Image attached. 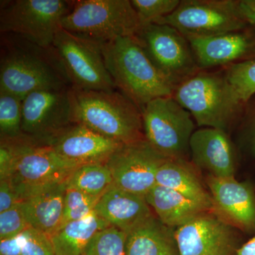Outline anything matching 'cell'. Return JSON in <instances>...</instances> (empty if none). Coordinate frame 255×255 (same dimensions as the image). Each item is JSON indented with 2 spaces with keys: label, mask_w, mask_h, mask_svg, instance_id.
<instances>
[{
  "label": "cell",
  "mask_w": 255,
  "mask_h": 255,
  "mask_svg": "<svg viewBox=\"0 0 255 255\" xmlns=\"http://www.w3.org/2000/svg\"><path fill=\"white\" fill-rule=\"evenodd\" d=\"M237 255H255V236L242 245Z\"/></svg>",
  "instance_id": "cell-37"
},
{
  "label": "cell",
  "mask_w": 255,
  "mask_h": 255,
  "mask_svg": "<svg viewBox=\"0 0 255 255\" xmlns=\"http://www.w3.org/2000/svg\"><path fill=\"white\" fill-rule=\"evenodd\" d=\"M187 40L200 69L233 63L248 54L253 47L251 38L241 31Z\"/></svg>",
  "instance_id": "cell-19"
},
{
  "label": "cell",
  "mask_w": 255,
  "mask_h": 255,
  "mask_svg": "<svg viewBox=\"0 0 255 255\" xmlns=\"http://www.w3.org/2000/svg\"><path fill=\"white\" fill-rule=\"evenodd\" d=\"M251 144L252 150H253V153L255 155V124L254 128H253V132H252Z\"/></svg>",
  "instance_id": "cell-38"
},
{
  "label": "cell",
  "mask_w": 255,
  "mask_h": 255,
  "mask_svg": "<svg viewBox=\"0 0 255 255\" xmlns=\"http://www.w3.org/2000/svg\"><path fill=\"white\" fill-rule=\"evenodd\" d=\"M110 227L95 214L80 221L66 223L49 236L55 255H82L95 233Z\"/></svg>",
  "instance_id": "cell-24"
},
{
  "label": "cell",
  "mask_w": 255,
  "mask_h": 255,
  "mask_svg": "<svg viewBox=\"0 0 255 255\" xmlns=\"http://www.w3.org/2000/svg\"><path fill=\"white\" fill-rule=\"evenodd\" d=\"M94 212L110 226L126 233L153 214L145 196L114 184L101 196Z\"/></svg>",
  "instance_id": "cell-18"
},
{
  "label": "cell",
  "mask_w": 255,
  "mask_h": 255,
  "mask_svg": "<svg viewBox=\"0 0 255 255\" xmlns=\"http://www.w3.org/2000/svg\"><path fill=\"white\" fill-rule=\"evenodd\" d=\"M135 36L155 66L176 87L199 73L189 41L175 28L150 23L142 26Z\"/></svg>",
  "instance_id": "cell-11"
},
{
  "label": "cell",
  "mask_w": 255,
  "mask_h": 255,
  "mask_svg": "<svg viewBox=\"0 0 255 255\" xmlns=\"http://www.w3.org/2000/svg\"><path fill=\"white\" fill-rule=\"evenodd\" d=\"M175 236L180 255H237L241 246L233 226L210 211L176 228Z\"/></svg>",
  "instance_id": "cell-14"
},
{
  "label": "cell",
  "mask_w": 255,
  "mask_h": 255,
  "mask_svg": "<svg viewBox=\"0 0 255 255\" xmlns=\"http://www.w3.org/2000/svg\"><path fill=\"white\" fill-rule=\"evenodd\" d=\"M19 202V198L9 179H0V213L11 209Z\"/></svg>",
  "instance_id": "cell-34"
},
{
  "label": "cell",
  "mask_w": 255,
  "mask_h": 255,
  "mask_svg": "<svg viewBox=\"0 0 255 255\" xmlns=\"http://www.w3.org/2000/svg\"><path fill=\"white\" fill-rule=\"evenodd\" d=\"M51 48L72 87L113 92L117 88L106 67L99 43L60 28Z\"/></svg>",
  "instance_id": "cell-9"
},
{
  "label": "cell",
  "mask_w": 255,
  "mask_h": 255,
  "mask_svg": "<svg viewBox=\"0 0 255 255\" xmlns=\"http://www.w3.org/2000/svg\"><path fill=\"white\" fill-rule=\"evenodd\" d=\"M127 233L110 226L96 233L82 255H126Z\"/></svg>",
  "instance_id": "cell-27"
},
{
  "label": "cell",
  "mask_w": 255,
  "mask_h": 255,
  "mask_svg": "<svg viewBox=\"0 0 255 255\" xmlns=\"http://www.w3.org/2000/svg\"><path fill=\"white\" fill-rule=\"evenodd\" d=\"M41 54L37 50L18 48L1 54L0 92L23 100L32 92L70 88L64 69Z\"/></svg>",
  "instance_id": "cell-7"
},
{
  "label": "cell",
  "mask_w": 255,
  "mask_h": 255,
  "mask_svg": "<svg viewBox=\"0 0 255 255\" xmlns=\"http://www.w3.org/2000/svg\"><path fill=\"white\" fill-rule=\"evenodd\" d=\"M22 99L0 92V132L3 140H17L23 136Z\"/></svg>",
  "instance_id": "cell-26"
},
{
  "label": "cell",
  "mask_w": 255,
  "mask_h": 255,
  "mask_svg": "<svg viewBox=\"0 0 255 255\" xmlns=\"http://www.w3.org/2000/svg\"><path fill=\"white\" fill-rule=\"evenodd\" d=\"M225 75L243 104L255 95V59L231 64Z\"/></svg>",
  "instance_id": "cell-29"
},
{
  "label": "cell",
  "mask_w": 255,
  "mask_h": 255,
  "mask_svg": "<svg viewBox=\"0 0 255 255\" xmlns=\"http://www.w3.org/2000/svg\"><path fill=\"white\" fill-rule=\"evenodd\" d=\"M191 159L196 167L218 178L235 177L236 156L224 130L203 128L193 133L189 143Z\"/></svg>",
  "instance_id": "cell-17"
},
{
  "label": "cell",
  "mask_w": 255,
  "mask_h": 255,
  "mask_svg": "<svg viewBox=\"0 0 255 255\" xmlns=\"http://www.w3.org/2000/svg\"><path fill=\"white\" fill-rule=\"evenodd\" d=\"M0 255H21L20 236L0 241Z\"/></svg>",
  "instance_id": "cell-35"
},
{
  "label": "cell",
  "mask_w": 255,
  "mask_h": 255,
  "mask_svg": "<svg viewBox=\"0 0 255 255\" xmlns=\"http://www.w3.org/2000/svg\"><path fill=\"white\" fill-rule=\"evenodd\" d=\"M71 93L75 123L122 144L145 138L141 110L122 92L71 87Z\"/></svg>",
  "instance_id": "cell-2"
},
{
  "label": "cell",
  "mask_w": 255,
  "mask_h": 255,
  "mask_svg": "<svg viewBox=\"0 0 255 255\" xmlns=\"http://www.w3.org/2000/svg\"><path fill=\"white\" fill-rule=\"evenodd\" d=\"M102 196H92L77 189L66 188L60 227L66 223L85 219L93 214Z\"/></svg>",
  "instance_id": "cell-28"
},
{
  "label": "cell",
  "mask_w": 255,
  "mask_h": 255,
  "mask_svg": "<svg viewBox=\"0 0 255 255\" xmlns=\"http://www.w3.org/2000/svg\"><path fill=\"white\" fill-rule=\"evenodd\" d=\"M213 201L212 212L233 228L255 233V194L253 188L236 178L207 179Z\"/></svg>",
  "instance_id": "cell-15"
},
{
  "label": "cell",
  "mask_w": 255,
  "mask_h": 255,
  "mask_svg": "<svg viewBox=\"0 0 255 255\" xmlns=\"http://www.w3.org/2000/svg\"><path fill=\"white\" fill-rule=\"evenodd\" d=\"M74 1L16 0L1 8L0 31L14 33L37 47L51 48L61 21Z\"/></svg>",
  "instance_id": "cell-8"
},
{
  "label": "cell",
  "mask_w": 255,
  "mask_h": 255,
  "mask_svg": "<svg viewBox=\"0 0 255 255\" xmlns=\"http://www.w3.org/2000/svg\"><path fill=\"white\" fill-rule=\"evenodd\" d=\"M156 184L177 191L191 200L213 209L211 194L206 190L194 169L184 159H167L156 174Z\"/></svg>",
  "instance_id": "cell-23"
},
{
  "label": "cell",
  "mask_w": 255,
  "mask_h": 255,
  "mask_svg": "<svg viewBox=\"0 0 255 255\" xmlns=\"http://www.w3.org/2000/svg\"><path fill=\"white\" fill-rule=\"evenodd\" d=\"M14 149V162L10 175L19 201L41 189L65 182L80 166L60 157L46 144L38 143L23 135L10 140Z\"/></svg>",
  "instance_id": "cell-5"
},
{
  "label": "cell",
  "mask_w": 255,
  "mask_h": 255,
  "mask_svg": "<svg viewBox=\"0 0 255 255\" xmlns=\"http://www.w3.org/2000/svg\"><path fill=\"white\" fill-rule=\"evenodd\" d=\"M126 255H180L175 229L152 214L127 232Z\"/></svg>",
  "instance_id": "cell-21"
},
{
  "label": "cell",
  "mask_w": 255,
  "mask_h": 255,
  "mask_svg": "<svg viewBox=\"0 0 255 255\" xmlns=\"http://www.w3.org/2000/svg\"><path fill=\"white\" fill-rule=\"evenodd\" d=\"M14 149L10 140L1 139L0 145V179L9 178L14 162Z\"/></svg>",
  "instance_id": "cell-33"
},
{
  "label": "cell",
  "mask_w": 255,
  "mask_h": 255,
  "mask_svg": "<svg viewBox=\"0 0 255 255\" xmlns=\"http://www.w3.org/2000/svg\"><path fill=\"white\" fill-rule=\"evenodd\" d=\"M21 255H55L49 236L32 227L20 235Z\"/></svg>",
  "instance_id": "cell-32"
},
{
  "label": "cell",
  "mask_w": 255,
  "mask_h": 255,
  "mask_svg": "<svg viewBox=\"0 0 255 255\" xmlns=\"http://www.w3.org/2000/svg\"><path fill=\"white\" fill-rule=\"evenodd\" d=\"M167 159L144 138L122 144L106 164L112 172L114 185L145 196L155 185L157 170Z\"/></svg>",
  "instance_id": "cell-13"
},
{
  "label": "cell",
  "mask_w": 255,
  "mask_h": 255,
  "mask_svg": "<svg viewBox=\"0 0 255 255\" xmlns=\"http://www.w3.org/2000/svg\"><path fill=\"white\" fill-rule=\"evenodd\" d=\"M28 227L19 203L0 213V241L17 237Z\"/></svg>",
  "instance_id": "cell-31"
},
{
  "label": "cell",
  "mask_w": 255,
  "mask_h": 255,
  "mask_svg": "<svg viewBox=\"0 0 255 255\" xmlns=\"http://www.w3.org/2000/svg\"><path fill=\"white\" fill-rule=\"evenodd\" d=\"M241 14L247 23L255 26V0L239 1Z\"/></svg>",
  "instance_id": "cell-36"
},
{
  "label": "cell",
  "mask_w": 255,
  "mask_h": 255,
  "mask_svg": "<svg viewBox=\"0 0 255 255\" xmlns=\"http://www.w3.org/2000/svg\"><path fill=\"white\" fill-rule=\"evenodd\" d=\"M113 184V177L107 164H88L74 170L67 179L66 188L100 196Z\"/></svg>",
  "instance_id": "cell-25"
},
{
  "label": "cell",
  "mask_w": 255,
  "mask_h": 255,
  "mask_svg": "<svg viewBox=\"0 0 255 255\" xmlns=\"http://www.w3.org/2000/svg\"><path fill=\"white\" fill-rule=\"evenodd\" d=\"M122 143L77 124L52 139L47 145L69 162L78 164L106 163Z\"/></svg>",
  "instance_id": "cell-16"
},
{
  "label": "cell",
  "mask_w": 255,
  "mask_h": 255,
  "mask_svg": "<svg viewBox=\"0 0 255 255\" xmlns=\"http://www.w3.org/2000/svg\"><path fill=\"white\" fill-rule=\"evenodd\" d=\"M100 46L116 87L140 110L155 99L173 97L177 87L155 66L136 36L117 38Z\"/></svg>",
  "instance_id": "cell-1"
},
{
  "label": "cell",
  "mask_w": 255,
  "mask_h": 255,
  "mask_svg": "<svg viewBox=\"0 0 255 255\" xmlns=\"http://www.w3.org/2000/svg\"><path fill=\"white\" fill-rule=\"evenodd\" d=\"M142 26L155 23L177 9L179 0H131Z\"/></svg>",
  "instance_id": "cell-30"
},
{
  "label": "cell",
  "mask_w": 255,
  "mask_h": 255,
  "mask_svg": "<svg viewBox=\"0 0 255 255\" xmlns=\"http://www.w3.org/2000/svg\"><path fill=\"white\" fill-rule=\"evenodd\" d=\"M144 136L166 158L186 160L195 131L191 114L173 97H161L141 109Z\"/></svg>",
  "instance_id": "cell-6"
},
{
  "label": "cell",
  "mask_w": 255,
  "mask_h": 255,
  "mask_svg": "<svg viewBox=\"0 0 255 255\" xmlns=\"http://www.w3.org/2000/svg\"><path fill=\"white\" fill-rule=\"evenodd\" d=\"M66 182L37 191L20 201L30 227L51 236L59 228L63 218Z\"/></svg>",
  "instance_id": "cell-20"
},
{
  "label": "cell",
  "mask_w": 255,
  "mask_h": 255,
  "mask_svg": "<svg viewBox=\"0 0 255 255\" xmlns=\"http://www.w3.org/2000/svg\"><path fill=\"white\" fill-rule=\"evenodd\" d=\"M145 198L159 221L174 229L199 215L211 211L206 206L158 184H155Z\"/></svg>",
  "instance_id": "cell-22"
},
{
  "label": "cell",
  "mask_w": 255,
  "mask_h": 255,
  "mask_svg": "<svg viewBox=\"0 0 255 255\" xmlns=\"http://www.w3.org/2000/svg\"><path fill=\"white\" fill-rule=\"evenodd\" d=\"M173 97L199 127L224 131L244 105L226 75L200 72L178 85Z\"/></svg>",
  "instance_id": "cell-3"
},
{
  "label": "cell",
  "mask_w": 255,
  "mask_h": 255,
  "mask_svg": "<svg viewBox=\"0 0 255 255\" xmlns=\"http://www.w3.org/2000/svg\"><path fill=\"white\" fill-rule=\"evenodd\" d=\"M142 27L129 0H81L61 21V28L103 44L123 37L135 36Z\"/></svg>",
  "instance_id": "cell-4"
},
{
  "label": "cell",
  "mask_w": 255,
  "mask_h": 255,
  "mask_svg": "<svg viewBox=\"0 0 255 255\" xmlns=\"http://www.w3.org/2000/svg\"><path fill=\"white\" fill-rule=\"evenodd\" d=\"M75 124L71 87L32 92L23 99L21 130L34 141L48 144Z\"/></svg>",
  "instance_id": "cell-12"
},
{
  "label": "cell",
  "mask_w": 255,
  "mask_h": 255,
  "mask_svg": "<svg viewBox=\"0 0 255 255\" xmlns=\"http://www.w3.org/2000/svg\"><path fill=\"white\" fill-rule=\"evenodd\" d=\"M155 23L175 28L187 39L240 31L248 23L241 14L239 1L185 0Z\"/></svg>",
  "instance_id": "cell-10"
}]
</instances>
